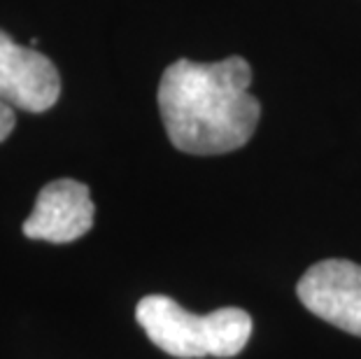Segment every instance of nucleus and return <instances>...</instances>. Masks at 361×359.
Masks as SVG:
<instances>
[{
  "label": "nucleus",
  "mask_w": 361,
  "mask_h": 359,
  "mask_svg": "<svg viewBox=\"0 0 361 359\" xmlns=\"http://www.w3.org/2000/svg\"><path fill=\"white\" fill-rule=\"evenodd\" d=\"M14 124H17V117H14V108H12L10 103H5L3 98H0V142L10 138Z\"/></svg>",
  "instance_id": "423d86ee"
},
{
  "label": "nucleus",
  "mask_w": 361,
  "mask_h": 359,
  "mask_svg": "<svg viewBox=\"0 0 361 359\" xmlns=\"http://www.w3.org/2000/svg\"><path fill=\"white\" fill-rule=\"evenodd\" d=\"M135 320L157 348L178 359L235 357L255 329L250 312L243 308H219L196 315L164 294L140 299Z\"/></svg>",
  "instance_id": "f03ea898"
},
{
  "label": "nucleus",
  "mask_w": 361,
  "mask_h": 359,
  "mask_svg": "<svg viewBox=\"0 0 361 359\" xmlns=\"http://www.w3.org/2000/svg\"><path fill=\"white\" fill-rule=\"evenodd\" d=\"M301 303L338 329L361 336V266L348 259L317 262L298 280Z\"/></svg>",
  "instance_id": "7ed1b4c3"
},
{
  "label": "nucleus",
  "mask_w": 361,
  "mask_h": 359,
  "mask_svg": "<svg viewBox=\"0 0 361 359\" xmlns=\"http://www.w3.org/2000/svg\"><path fill=\"white\" fill-rule=\"evenodd\" d=\"M61 96V78L51 61L17 44L0 30V98L26 112L49 110Z\"/></svg>",
  "instance_id": "20e7f679"
},
{
  "label": "nucleus",
  "mask_w": 361,
  "mask_h": 359,
  "mask_svg": "<svg viewBox=\"0 0 361 359\" xmlns=\"http://www.w3.org/2000/svg\"><path fill=\"white\" fill-rule=\"evenodd\" d=\"M94 201L78 180H54L40 189L33 212L24 221V236L47 243H73L94 226Z\"/></svg>",
  "instance_id": "39448f33"
},
{
  "label": "nucleus",
  "mask_w": 361,
  "mask_h": 359,
  "mask_svg": "<svg viewBox=\"0 0 361 359\" xmlns=\"http://www.w3.org/2000/svg\"><path fill=\"white\" fill-rule=\"evenodd\" d=\"M252 68L243 56L217 63L180 59L159 84V110L168 140L184 154H228L257 131L261 103L250 94Z\"/></svg>",
  "instance_id": "f257e3e1"
}]
</instances>
